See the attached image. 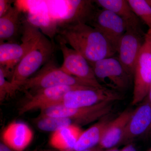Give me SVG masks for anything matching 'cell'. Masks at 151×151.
<instances>
[{"label": "cell", "instance_id": "3", "mask_svg": "<svg viewBox=\"0 0 151 151\" xmlns=\"http://www.w3.org/2000/svg\"><path fill=\"white\" fill-rule=\"evenodd\" d=\"M50 16L58 28L75 24H88L96 10L94 1H45Z\"/></svg>", "mask_w": 151, "mask_h": 151}, {"label": "cell", "instance_id": "21", "mask_svg": "<svg viewBox=\"0 0 151 151\" xmlns=\"http://www.w3.org/2000/svg\"><path fill=\"white\" fill-rule=\"evenodd\" d=\"M138 18H140L151 29V4L150 0H128Z\"/></svg>", "mask_w": 151, "mask_h": 151}, {"label": "cell", "instance_id": "28", "mask_svg": "<svg viewBox=\"0 0 151 151\" xmlns=\"http://www.w3.org/2000/svg\"><path fill=\"white\" fill-rule=\"evenodd\" d=\"M101 151H120L118 149L116 148H112L110 149V150H108L103 151L102 150Z\"/></svg>", "mask_w": 151, "mask_h": 151}, {"label": "cell", "instance_id": "9", "mask_svg": "<svg viewBox=\"0 0 151 151\" xmlns=\"http://www.w3.org/2000/svg\"><path fill=\"white\" fill-rule=\"evenodd\" d=\"M121 98V94L113 89L85 87L68 92L60 104L67 108H84L107 101L114 102Z\"/></svg>", "mask_w": 151, "mask_h": 151}, {"label": "cell", "instance_id": "13", "mask_svg": "<svg viewBox=\"0 0 151 151\" xmlns=\"http://www.w3.org/2000/svg\"><path fill=\"white\" fill-rule=\"evenodd\" d=\"M141 33L140 29H127L121 38L117 48L119 60L132 77L144 42Z\"/></svg>", "mask_w": 151, "mask_h": 151}, {"label": "cell", "instance_id": "16", "mask_svg": "<svg viewBox=\"0 0 151 151\" xmlns=\"http://www.w3.org/2000/svg\"><path fill=\"white\" fill-rule=\"evenodd\" d=\"M33 133L28 125L22 122L10 124L2 133L3 142L16 151H24L32 140Z\"/></svg>", "mask_w": 151, "mask_h": 151}, {"label": "cell", "instance_id": "12", "mask_svg": "<svg viewBox=\"0 0 151 151\" xmlns=\"http://www.w3.org/2000/svg\"><path fill=\"white\" fill-rule=\"evenodd\" d=\"M87 86H59L44 88L26 92L27 99L19 109V113L23 115L34 111L41 110L54 105L60 104L65 94L74 89Z\"/></svg>", "mask_w": 151, "mask_h": 151}, {"label": "cell", "instance_id": "17", "mask_svg": "<svg viewBox=\"0 0 151 151\" xmlns=\"http://www.w3.org/2000/svg\"><path fill=\"white\" fill-rule=\"evenodd\" d=\"M133 111L127 109L111 122L104 133L98 147L101 149H111L120 145L126 127Z\"/></svg>", "mask_w": 151, "mask_h": 151}, {"label": "cell", "instance_id": "6", "mask_svg": "<svg viewBox=\"0 0 151 151\" xmlns=\"http://www.w3.org/2000/svg\"><path fill=\"white\" fill-rule=\"evenodd\" d=\"M113 102L107 101L97 105L79 108H67L56 104L40 110V115L55 117H66L73 120L74 125H85L100 120L110 114Z\"/></svg>", "mask_w": 151, "mask_h": 151}, {"label": "cell", "instance_id": "24", "mask_svg": "<svg viewBox=\"0 0 151 151\" xmlns=\"http://www.w3.org/2000/svg\"><path fill=\"white\" fill-rule=\"evenodd\" d=\"M0 151H16L12 149L9 147L8 146L6 145L4 143L1 142L0 144ZM30 151H40L38 150H34Z\"/></svg>", "mask_w": 151, "mask_h": 151}, {"label": "cell", "instance_id": "2", "mask_svg": "<svg viewBox=\"0 0 151 151\" xmlns=\"http://www.w3.org/2000/svg\"><path fill=\"white\" fill-rule=\"evenodd\" d=\"M26 19H23L22 43L0 42V68L11 81L17 65L37 42L42 35Z\"/></svg>", "mask_w": 151, "mask_h": 151}, {"label": "cell", "instance_id": "22", "mask_svg": "<svg viewBox=\"0 0 151 151\" xmlns=\"http://www.w3.org/2000/svg\"><path fill=\"white\" fill-rule=\"evenodd\" d=\"M19 89L13 84L6 77L4 71L0 68V101L1 103L6 99L15 95Z\"/></svg>", "mask_w": 151, "mask_h": 151}, {"label": "cell", "instance_id": "25", "mask_svg": "<svg viewBox=\"0 0 151 151\" xmlns=\"http://www.w3.org/2000/svg\"><path fill=\"white\" fill-rule=\"evenodd\" d=\"M121 151H137V150L133 145L129 144L124 147Z\"/></svg>", "mask_w": 151, "mask_h": 151}, {"label": "cell", "instance_id": "10", "mask_svg": "<svg viewBox=\"0 0 151 151\" xmlns=\"http://www.w3.org/2000/svg\"><path fill=\"white\" fill-rule=\"evenodd\" d=\"M59 48L63 56V61L60 68L65 73L74 77L87 81L98 88H104L97 80L89 62L80 53L70 48L57 37Z\"/></svg>", "mask_w": 151, "mask_h": 151}, {"label": "cell", "instance_id": "23", "mask_svg": "<svg viewBox=\"0 0 151 151\" xmlns=\"http://www.w3.org/2000/svg\"><path fill=\"white\" fill-rule=\"evenodd\" d=\"M13 1L8 0H0V18L8 12L13 6L12 4L14 2Z\"/></svg>", "mask_w": 151, "mask_h": 151}, {"label": "cell", "instance_id": "4", "mask_svg": "<svg viewBox=\"0 0 151 151\" xmlns=\"http://www.w3.org/2000/svg\"><path fill=\"white\" fill-rule=\"evenodd\" d=\"M83 86L97 88L88 81L74 77L63 71L50 60L37 73L22 84L19 91L24 92L59 86Z\"/></svg>", "mask_w": 151, "mask_h": 151}, {"label": "cell", "instance_id": "8", "mask_svg": "<svg viewBox=\"0 0 151 151\" xmlns=\"http://www.w3.org/2000/svg\"><path fill=\"white\" fill-rule=\"evenodd\" d=\"M90 65L99 82L101 81L113 90H123L129 85L132 76L127 73L118 58H107Z\"/></svg>", "mask_w": 151, "mask_h": 151}, {"label": "cell", "instance_id": "15", "mask_svg": "<svg viewBox=\"0 0 151 151\" xmlns=\"http://www.w3.org/2000/svg\"><path fill=\"white\" fill-rule=\"evenodd\" d=\"M22 10L14 5L4 16L0 18V42H17L22 35L23 22Z\"/></svg>", "mask_w": 151, "mask_h": 151}, {"label": "cell", "instance_id": "1", "mask_svg": "<svg viewBox=\"0 0 151 151\" xmlns=\"http://www.w3.org/2000/svg\"><path fill=\"white\" fill-rule=\"evenodd\" d=\"M58 37L80 53L89 64L113 56L116 51L100 32L86 23L58 28Z\"/></svg>", "mask_w": 151, "mask_h": 151}, {"label": "cell", "instance_id": "11", "mask_svg": "<svg viewBox=\"0 0 151 151\" xmlns=\"http://www.w3.org/2000/svg\"><path fill=\"white\" fill-rule=\"evenodd\" d=\"M88 24L101 33L117 51L127 26L124 20L111 11L96 9Z\"/></svg>", "mask_w": 151, "mask_h": 151}, {"label": "cell", "instance_id": "29", "mask_svg": "<svg viewBox=\"0 0 151 151\" xmlns=\"http://www.w3.org/2000/svg\"><path fill=\"white\" fill-rule=\"evenodd\" d=\"M150 151H151V150H150Z\"/></svg>", "mask_w": 151, "mask_h": 151}, {"label": "cell", "instance_id": "14", "mask_svg": "<svg viewBox=\"0 0 151 151\" xmlns=\"http://www.w3.org/2000/svg\"><path fill=\"white\" fill-rule=\"evenodd\" d=\"M133 111L120 144L130 142L143 135L151 134V105L147 100Z\"/></svg>", "mask_w": 151, "mask_h": 151}, {"label": "cell", "instance_id": "26", "mask_svg": "<svg viewBox=\"0 0 151 151\" xmlns=\"http://www.w3.org/2000/svg\"><path fill=\"white\" fill-rule=\"evenodd\" d=\"M102 150H103L100 148L99 147H96L92 148L87 149V150H84L82 151H101Z\"/></svg>", "mask_w": 151, "mask_h": 151}, {"label": "cell", "instance_id": "18", "mask_svg": "<svg viewBox=\"0 0 151 151\" xmlns=\"http://www.w3.org/2000/svg\"><path fill=\"white\" fill-rule=\"evenodd\" d=\"M113 119L109 114L83 132L76 143L74 151H82L98 145L105 131Z\"/></svg>", "mask_w": 151, "mask_h": 151}, {"label": "cell", "instance_id": "20", "mask_svg": "<svg viewBox=\"0 0 151 151\" xmlns=\"http://www.w3.org/2000/svg\"><path fill=\"white\" fill-rule=\"evenodd\" d=\"M83 131L77 126L64 127L53 132L49 144L53 148L60 151H74V148Z\"/></svg>", "mask_w": 151, "mask_h": 151}, {"label": "cell", "instance_id": "5", "mask_svg": "<svg viewBox=\"0 0 151 151\" xmlns=\"http://www.w3.org/2000/svg\"><path fill=\"white\" fill-rule=\"evenodd\" d=\"M54 49L52 42L42 35L34 46L17 65L11 82L20 89V87L26 80L50 60Z\"/></svg>", "mask_w": 151, "mask_h": 151}, {"label": "cell", "instance_id": "19", "mask_svg": "<svg viewBox=\"0 0 151 151\" xmlns=\"http://www.w3.org/2000/svg\"><path fill=\"white\" fill-rule=\"evenodd\" d=\"M94 2L101 9L111 11L123 19L127 24V29H140L139 18L132 10L128 0H97Z\"/></svg>", "mask_w": 151, "mask_h": 151}, {"label": "cell", "instance_id": "7", "mask_svg": "<svg viewBox=\"0 0 151 151\" xmlns=\"http://www.w3.org/2000/svg\"><path fill=\"white\" fill-rule=\"evenodd\" d=\"M132 105H137L148 94L151 84V29L144 36V42L134 70Z\"/></svg>", "mask_w": 151, "mask_h": 151}, {"label": "cell", "instance_id": "27", "mask_svg": "<svg viewBox=\"0 0 151 151\" xmlns=\"http://www.w3.org/2000/svg\"><path fill=\"white\" fill-rule=\"evenodd\" d=\"M147 100L149 101L150 104L151 105V84L150 86V89H149V91L148 92V94L147 96L146 97Z\"/></svg>", "mask_w": 151, "mask_h": 151}]
</instances>
